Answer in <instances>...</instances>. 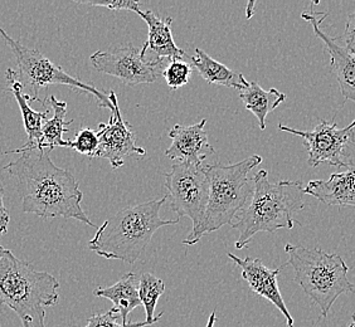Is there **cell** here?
<instances>
[{
  "mask_svg": "<svg viewBox=\"0 0 355 327\" xmlns=\"http://www.w3.org/2000/svg\"><path fill=\"white\" fill-rule=\"evenodd\" d=\"M17 180L23 213L43 219H76L96 227L83 211V193L72 173L61 169L49 151L29 149L3 168Z\"/></svg>",
  "mask_w": 355,
  "mask_h": 327,
  "instance_id": "1",
  "label": "cell"
},
{
  "mask_svg": "<svg viewBox=\"0 0 355 327\" xmlns=\"http://www.w3.org/2000/svg\"><path fill=\"white\" fill-rule=\"evenodd\" d=\"M252 182V198L231 225L239 232L234 245L237 249H243L257 233L293 229L295 214L305 206V188L299 180L271 183L268 171L259 170L253 175Z\"/></svg>",
  "mask_w": 355,
  "mask_h": 327,
  "instance_id": "2",
  "label": "cell"
},
{
  "mask_svg": "<svg viewBox=\"0 0 355 327\" xmlns=\"http://www.w3.org/2000/svg\"><path fill=\"white\" fill-rule=\"evenodd\" d=\"M166 195L123 208L107 219L89 242V249L106 259H117L134 265L153 236L163 227L175 225L178 219L160 217Z\"/></svg>",
  "mask_w": 355,
  "mask_h": 327,
  "instance_id": "3",
  "label": "cell"
},
{
  "mask_svg": "<svg viewBox=\"0 0 355 327\" xmlns=\"http://www.w3.org/2000/svg\"><path fill=\"white\" fill-rule=\"evenodd\" d=\"M60 282L0 245V305L13 310L23 327H46V308L58 301Z\"/></svg>",
  "mask_w": 355,
  "mask_h": 327,
  "instance_id": "4",
  "label": "cell"
},
{
  "mask_svg": "<svg viewBox=\"0 0 355 327\" xmlns=\"http://www.w3.org/2000/svg\"><path fill=\"white\" fill-rule=\"evenodd\" d=\"M261 163L262 157L251 155L231 165H205L209 188L205 222L197 231H191L183 245H197L205 234L218 231L225 225H232L236 215L252 198L253 182L248 179V173Z\"/></svg>",
  "mask_w": 355,
  "mask_h": 327,
  "instance_id": "5",
  "label": "cell"
},
{
  "mask_svg": "<svg viewBox=\"0 0 355 327\" xmlns=\"http://www.w3.org/2000/svg\"><path fill=\"white\" fill-rule=\"evenodd\" d=\"M285 252L288 254L286 265L294 268L295 282L319 306L324 319L342 294L354 292L348 279L350 268L342 256L291 243L285 245Z\"/></svg>",
  "mask_w": 355,
  "mask_h": 327,
  "instance_id": "6",
  "label": "cell"
},
{
  "mask_svg": "<svg viewBox=\"0 0 355 327\" xmlns=\"http://www.w3.org/2000/svg\"><path fill=\"white\" fill-rule=\"evenodd\" d=\"M0 35L15 55L18 64V81L29 103L41 101L40 92L42 89H47L55 85H63L76 92L94 96L101 109H109L111 112L115 109V106L110 101L109 95H106L103 89H97L95 86L85 83L80 78L69 75L38 49L26 47L21 42L13 39L1 27Z\"/></svg>",
  "mask_w": 355,
  "mask_h": 327,
  "instance_id": "7",
  "label": "cell"
},
{
  "mask_svg": "<svg viewBox=\"0 0 355 327\" xmlns=\"http://www.w3.org/2000/svg\"><path fill=\"white\" fill-rule=\"evenodd\" d=\"M166 199L171 202V211L178 215L188 217L197 231L203 224L208 205V179L203 165L175 163L165 174Z\"/></svg>",
  "mask_w": 355,
  "mask_h": 327,
  "instance_id": "8",
  "label": "cell"
},
{
  "mask_svg": "<svg viewBox=\"0 0 355 327\" xmlns=\"http://www.w3.org/2000/svg\"><path fill=\"white\" fill-rule=\"evenodd\" d=\"M146 48H114L97 51L89 57L92 67L105 75L112 76L126 86L154 83L164 72L165 60H146Z\"/></svg>",
  "mask_w": 355,
  "mask_h": 327,
  "instance_id": "9",
  "label": "cell"
},
{
  "mask_svg": "<svg viewBox=\"0 0 355 327\" xmlns=\"http://www.w3.org/2000/svg\"><path fill=\"white\" fill-rule=\"evenodd\" d=\"M279 129L302 139L309 154V165L316 168L322 163L333 166L348 168L349 150L355 146V120L344 129H338L336 123L320 120L314 130L302 131L280 123Z\"/></svg>",
  "mask_w": 355,
  "mask_h": 327,
  "instance_id": "10",
  "label": "cell"
},
{
  "mask_svg": "<svg viewBox=\"0 0 355 327\" xmlns=\"http://www.w3.org/2000/svg\"><path fill=\"white\" fill-rule=\"evenodd\" d=\"M110 101L115 106L111 112L109 123L98 125L100 145L96 157L107 159L112 169L121 168L125 160L132 155L144 157L146 151L137 145V135L131 130L130 125L123 121L117 96L114 89H110Z\"/></svg>",
  "mask_w": 355,
  "mask_h": 327,
  "instance_id": "11",
  "label": "cell"
},
{
  "mask_svg": "<svg viewBox=\"0 0 355 327\" xmlns=\"http://www.w3.org/2000/svg\"><path fill=\"white\" fill-rule=\"evenodd\" d=\"M318 4L319 1H314L311 4V9L301 14V17L304 21L310 23V26L314 29L315 35L327 47L331 60L330 62L331 72L338 78L339 87L344 97V103L347 101L355 103V55H352L347 48L340 44L338 38L330 37L321 29V23L328 17V13L316 12L314 7Z\"/></svg>",
  "mask_w": 355,
  "mask_h": 327,
  "instance_id": "12",
  "label": "cell"
},
{
  "mask_svg": "<svg viewBox=\"0 0 355 327\" xmlns=\"http://www.w3.org/2000/svg\"><path fill=\"white\" fill-rule=\"evenodd\" d=\"M227 257L232 259V262L241 268L242 279L246 281L253 292L270 301L273 306L285 316L287 326L294 327V319L287 310L286 303L281 296L280 288L277 283V276L280 274L281 268L286 267L287 265L281 268L271 269L265 266L262 260L259 258H251V257L239 258L232 253H228Z\"/></svg>",
  "mask_w": 355,
  "mask_h": 327,
  "instance_id": "13",
  "label": "cell"
},
{
  "mask_svg": "<svg viewBox=\"0 0 355 327\" xmlns=\"http://www.w3.org/2000/svg\"><path fill=\"white\" fill-rule=\"evenodd\" d=\"M205 123L207 120L203 118L191 126H173L169 131L171 145L165 151V155L177 163L202 165L205 159L216 152L208 141Z\"/></svg>",
  "mask_w": 355,
  "mask_h": 327,
  "instance_id": "14",
  "label": "cell"
},
{
  "mask_svg": "<svg viewBox=\"0 0 355 327\" xmlns=\"http://www.w3.org/2000/svg\"><path fill=\"white\" fill-rule=\"evenodd\" d=\"M305 194L324 204L355 206V164H349L345 171L331 174L328 180H311L305 186Z\"/></svg>",
  "mask_w": 355,
  "mask_h": 327,
  "instance_id": "15",
  "label": "cell"
},
{
  "mask_svg": "<svg viewBox=\"0 0 355 327\" xmlns=\"http://www.w3.org/2000/svg\"><path fill=\"white\" fill-rule=\"evenodd\" d=\"M6 80H7L8 87L4 89L7 92H12L17 103L21 109V117L24 121V129L27 132V143L21 148L13 151H6L4 154H21V151L29 150V149H41L42 143V127L43 123L47 120V107L44 111H35L29 106V100L27 96L23 94L21 83L18 81V73L13 69H7L6 72Z\"/></svg>",
  "mask_w": 355,
  "mask_h": 327,
  "instance_id": "16",
  "label": "cell"
},
{
  "mask_svg": "<svg viewBox=\"0 0 355 327\" xmlns=\"http://www.w3.org/2000/svg\"><path fill=\"white\" fill-rule=\"evenodd\" d=\"M148 24L149 35L144 43V47L150 49L160 60H183L184 49L178 47L171 33L173 18H160L153 10H145L137 14Z\"/></svg>",
  "mask_w": 355,
  "mask_h": 327,
  "instance_id": "17",
  "label": "cell"
},
{
  "mask_svg": "<svg viewBox=\"0 0 355 327\" xmlns=\"http://www.w3.org/2000/svg\"><path fill=\"white\" fill-rule=\"evenodd\" d=\"M139 280L140 279H137L135 273L128 272L115 285L106 288H97L94 291V294L96 297L112 301V310L121 317L123 324H128V316L131 311L141 306L139 297Z\"/></svg>",
  "mask_w": 355,
  "mask_h": 327,
  "instance_id": "18",
  "label": "cell"
},
{
  "mask_svg": "<svg viewBox=\"0 0 355 327\" xmlns=\"http://www.w3.org/2000/svg\"><path fill=\"white\" fill-rule=\"evenodd\" d=\"M191 63L208 83L232 87L239 91H242L248 85L245 76L228 69L200 48H196V55L191 57Z\"/></svg>",
  "mask_w": 355,
  "mask_h": 327,
  "instance_id": "19",
  "label": "cell"
},
{
  "mask_svg": "<svg viewBox=\"0 0 355 327\" xmlns=\"http://www.w3.org/2000/svg\"><path fill=\"white\" fill-rule=\"evenodd\" d=\"M239 98L247 111L252 112L259 121L260 129H266V117L286 100V95L279 89H263L260 83L250 82L245 89L239 91Z\"/></svg>",
  "mask_w": 355,
  "mask_h": 327,
  "instance_id": "20",
  "label": "cell"
},
{
  "mask_svg": "<svg viewBox=\"0 0 355 327\" xmlns=\"http://www.w3.org/2000/svg\"><path fill=\"white\" fill-rule=\"evenodd\" d=\"M43 105L49 106L53 111V117L46 120L42 127V143L40 150L52 151L55 148H69V140L63 139V134L69 131V123L73 120L66 121L67 103L58 101L55 96H49Z\"/></svg>",
  "mask_w": 355,
  "mask_h": 327,
  "instance_id": "21",
  "label": "cell"
},
{
  "mask_svg": "<svg viewBox=\"0 0 355 327\" xmlns=\"http://www.w3.org/2000/svg\"><path fill=\"white\" fill-rule=\"evenodd\" d=\"M165 292V283L162 279L154 276L153 273L144 272L139 280V297L145 308L146 321L154 325L163 317L164 312L154 316L155 307L160 296Z\"/></svg>",
  "mask_w": 355,
  "mask_h": 327,
  "instance_id": "22",
  "label": "cell"
},
{
  "mask_svg": "<svg viewBox=\"0 0 355 327\" xmlns=\"http://www.w3.org/2000/svg\"><path fill=\"white\" fill-rule=\"evenodd\" d=\"M69 149H73L78 154H83L89 157V159L96 157V152L98 150V145H100V137L98 132L95 130L81 129L76 132L75 139L69 140Z\"/></svg>",
  "mask_w": 355,
  "mask_h": 327,
  "instance_id": "23",
  "label": "cell"
},
{
  "mask_svg": "<svg viewBox=\"0 0 355 327\" xmlns=\"http://www.w3.org/2000/svg\"><path fill=\"white\" fill-rule=\"evenodd\" d=\"M163 77L171 89H180L191 81V66L183 60H173L166 64Z\"/></svg>",
  "mask_w": 355,
  "mask_h": 327,
  "instance_id": "24",
  "label": "cell"
},
{
  "mask_svg": "<svg viewBox=\"0 0 355 327\" xmlns=\"http://www.w3.org/2000/svg\"><path fill=\"white\" fill-rule=\"evenodd\" d=\"M119 315L111 308L107 312L103 314L92 315L87 321V325L85 327H146L150 326V322L145 320L143 322H131L120 324L117 322Z\"/></svg>",
  "mask_w": 355,
  "mask_h": 327,
  "instance_id": "25",
  "label": "cell"
},
{
  "mask_svg": "<svg viewBox=\"0 0 355 327\" xmlns=\"http://www.w3.org/2000/svg\"><path fill=\"white\" fill-rule=\"evenodd\" d=\"M80 3L89 7L107 8L111 10H130L137 14L141 12L140 4L134 0H105V1H80Z\"/></svg>",
  "mask_w": 355,
  "mask_h": 327,
  "instance_id": "26",
  "label": "cell"
},
{
  "mask_svg": "<svg viewBox=\"0 0 355 327\" xmlns=\"http://www.w3.org/2000/svg\"><path fill=\"white\" fill-rule=\"evenodd\" d=\"M340 39L344 42V47L348 49L352 55H355V10L348 15V21L345 30Z\"/></svg>",
  "mask_w": 355,
  "mask_h": 327,
  "instance_id": "27",
  "label": "cell"
},
{
  "mask_svg": "<svg viewBox=\"0 0 355 327\" xmlns=\"http://www.w3.org/2000/svg\"><path fill=\"white\" fill-rule=\"evenodd\" d=\"M9 222H10V215L4 205V189L0 185V237H3L7 233Z\"/></svg>",
  "mask_w": 355,
  "mask_h": 327,
  "instance_id": "28",
  "label": "cell"
},
{
  "mask_svg": "<svg viewBox=\"0 0 355 327\" xmlns=\"http://www.w3.org/2000/svg\"><path fill=\"white\" fill-rule=\"evenodd\" d=\"M216 322H217V314H216V311H213L211 316H209V319H208V322H207V326L205 327H214Z\"/></svg>",
  "mask_w": 355,
  "mask_h": 327,
  "instance_id": "29",
  "label": "cell"
},
{
  "mask_svg": "<svg viewBox=\"0 0 355 327\" xmlns=\"http://www.w3.org/2000/svg\"><path fill=\"white\" fill-rule=\"evenodd\" d=\"M253 7H254V1H250V3L247 4V18H248V19L252 18Z\"/></svg>",
  "mask_w": 355,
  "mask_h": 327,
  "instance_id": "30",
  "label": "cell"
},
{
  "mask_svg": "<svg viewBox=\"0 0 355 327\" xmlns=\"http://www.w3.org/2000/svg\"><path fill=\"white\" fill-rule=\"evenodd\" d=\"M348 327H355V315H353V317H352V324H350Z\"/></svg>",
  "mask_w": 355,
  "mask_h": 327,
  "instance_id": "31",
  "label": "cell"
},
{
  "mask_svg": "<svg viewBox=\"0 0 355 327\" xmlns=\"http://www.w3.org/2000/svg\"></svg>",
  "mask_w": 355,
  "mask_h": 327,
  "instance_id": "32",
  "label": "cell"
}]
</instances>
